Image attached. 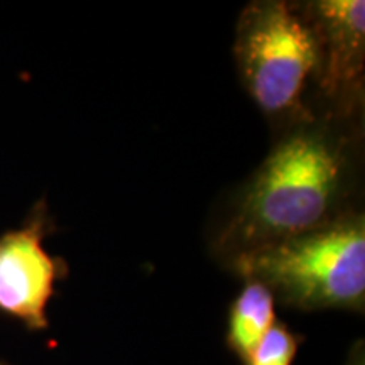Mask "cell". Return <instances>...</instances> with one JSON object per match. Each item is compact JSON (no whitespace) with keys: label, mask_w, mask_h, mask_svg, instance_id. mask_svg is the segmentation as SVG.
Listing matches in <instances>:
<instances>
[{"label":"cell","mask_w":365,"mask_h":365,"mask_svg":"<svg viewBox=\"0 0 365 365\" xmlns=\"http://www.w3.org/2000/svg\"><path fill=\"white\" fill-rule=\"evenodd\" d=\"M51 230L48 207L41 200L24 225L0 235V313L31 331L49 327L48 304L56 282L68 274L66 262L44 247Z\"/></svg>","instance_id":"277c9868"},{"label":"cell","mask_w":365,"mask_h":365,"mask_svg":"<svg viewBox=\"0 0 365 365\" xmlns=\"http://www.w3.org/2000/svg\"><path fill=\"white\" fill-rule=\"evenodd\" d=\"M319 39V75L328 97L357 88L364 75L365 4L362 0H323L313 4Z\"/></svg>","instance_id":"5b68a950"},{"label":"cell","mask_w":365,"mask_h":365,"mask_svg":"<svg viewBox=\"0 0 365 365\" xmlns=\"http://www.w3.org/2000/svg\"><path fill=\"white\" fill-rule=\"evenodd\" d=\"M274 325L276 298L272 291L262 282L245 279V286L228 309L227 346L242 364H245Z\"/></svg>","instance_id":"8992f818"},{"label":"cell","mask_w":365,"mask_h":365,"mask_svg":"<svg viewBox=\"0 0 365 365\" xmlns=\"http://www.w3.org/2000/svg\"><path fill=\"white\" fill-rule=\"evenodd\" d=\"M235 271L266 284L286 307L364 312L365 223L362 215L235 255Z\"/></svg>","instance_id":"7a4b0ae2"},{"label":"cell","mask_w":365,"mask_h":365,"mask_svg":"<svg viewBox=\"0 0 365 365\" xmlns=\"http://www.w3.org/2000/svg\"><path fill=\"white\" fill-rule=\"evenodd\" d=\"M235 58L250 97L279 115L301 103L309 76L319 71V39L312 22L286 2L250 4L237 27Z\"/></svg>","instance_id":"3957f363"},{"label":"cell","mask_w":365,"mask_h":365,"mask_svg":"<svg viewBox=\"0 0 365 365\" xmlns=\"http://www.w3.org/2000/svg\"><path fill=\"white\" fill-rule=\"evenodd\" d=\"M303 336L276 322L244 365H293Z\"/></svg>","instance_id":"52a82bcc"},{"label":"cell","mask_w":365,"mask_h":365,"mask_svg":"<svg viewBox=\"0 0 365 365\" xmlns=\"http://www.w3.org/2000/svg\"><path fill=\"white\" fill-rule=\"evenodd\" d=\"M0 365H7V364H4V362H0Z\"/></svg>","instance_id":"ba28073f"},{"label":"cell","mask_w":365,"mask_h":365,"mask_svg":"<svg viewBox=\"0 0 365 365\" xmlns=\"http://www.w3.org/2000/svg\"><path fill=\"white\" fill-rule=\"evenodd\" d=\"M344 176V153L330 135L296 132L255 173L232 218L228 240L245 252L328 225L335 220Z\"/></svg>","instance_id":"6da1fadb"}]
</instances>
